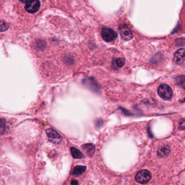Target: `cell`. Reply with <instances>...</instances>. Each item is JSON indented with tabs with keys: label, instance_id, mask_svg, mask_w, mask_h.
Returning a JSON list of instances; mask_svg holds the SVG:
<instances>
[{
	"label": "cell",
	"instance_id": "6da1fadb",
	"mask_svg": "<svg viewBox=\"0 0 185 185\" xmlns=\"http://www.w3.org/2000/svg\"><path fill=\"white\" fill-rule=\"evenodd\" d=\"M101 36L105 41L110 42L117 38V34L111 28L103 27L101 30Z\"/></svg>",
	"mask_w": 185,
	"mask_h": 185
},
{
	"label": "cell",
	"instance_id": "7a4b0ae2",
	"mask_svg": "<svg viewBox=\"0 0 185 185\" xmlns=\"http://www.w3.org/2000/svg\"><path fill=\"white\" fill-rule=\"evenodd\" d=\"M158 94L162 99L164 100H170L172 96V90L167 85L162 84L158 88Z\"/></svg>",
	"mask_w": 185,
	"mask_h": 185
},
{
	"label": "cell",
	"instance_id": "3957f363",
	"mask_svg": "<svg viewBox=\"0 0 185 185\" xmlns=\"http://www.w3.org/2000/svg\"><path fill=\"white\" fill-rule=\"evenodd\" d=\"M151 179V174L148 170H142L139 171L136 175V180L138 183L145 184Z\"/></svg>",
	"mask_w": 185,
	"mask_h": 185
},
{
	"label": "cell",
	"instance_id": "277c9868",
	"mask_svg": "<svg viewBox=\"0 0 185 185\" xmlns=\"http://www.w3.org/2000/svg\"><path fill=\"white\" fill-rule=\"evenodd\" d=\"M46 133L47 134L49 140L51 143L55 144L61 143L62 141V136H60L55 130H53L52 128H48L46 130Z\"/></svg>",
	"mask_w": 185,
	"mask_h": 185
},
{
	"label": "cell",
	"instance_id": "5b68a950",
	"mask_svg": "<svg viewBox=\"0 0 185 185\" xmlns=\"http://www.w3.org/2000/svg\"><path fill=\"white\" fill-rule=\"evenodd\" d=\"M40 7V2L39 0H30L26 3L25 9L28 13L34 14L39 11Z\"/></svg>",
	"mask_w": 185,
	"mask_h": 185
},
{
	"label": "cell",
	"instance_id": "8992f818",
	"mask_svg": "<svg viewBox=\"0 0 185 185\" xmlns=\"http://www.w3.org/2000/svg\"><path fill=\"white\" fill-rule=\"evenodd\" d=\"M83 82L84 85H85L87 87L90 88L92 91L97 93L99 92V86L96 80L93 77H87L86 79H84Z\"/></svg>",
	"mask_w": 185,
	"mask_h": 185
},
{
	"label": "cell",
	"instance_id": "52a82bcc",
	"mask_svg": "<svg viewBox=\"0 0 185 185\" xmlns=\"http://www.w3.org/2000/svg\"><path fill=\"white\" fill-rule=\"evenodd\" d=\"M120 34L124 40L129 41L132 39L133 35L130 29L126 26H122L119 28Z\"/></svg>",
	"mask_w": 185,
	"mask_h": 185
},
{
	"label": "cell",
	"instance_id": "ba28073f",
	"mask_svg": "<svg viewBox=\"0 0 185 185\" xmlns=\"http://www.w3.org/2000/svg\"><path fill=\"white\" fill-rule=\"evenodd\" d=\"M185 60V49H179L177 51L174 55V61L177 64H183Z\"/></svg>",
	"mask_w": 185,
	"mask_h": 185
},
{
	"label": "cell",
	"instance_id": "9c48e42d",
	"mask_svg": "<svg viewBox=\"0 0 185 185\" xmlns=\"http://www.w3.org/2000/svg\"><path fill=\"white\" fill-rule=\"evenodd\" d=\"M170 149L167 146H162L158 149L157 153L160 157H166L170 153Z\"/></svg>",
	"mask_w": 185,
	"mask_h": 185
},
{
	"label": "cell",
	"instance_id": "30bf717a",
	"mask_svg": "<svg viewBox=\"0 0 185 185\" xmlns=\"http://www.w3.org/2000/svg\"><path fill=\"white\" fill-rule=\"evenodd\" d=\"M81 148L90 156L93 155L95 151V147L91 143H87L82 145Z\"/></svg>",
	"mask_w": 185,
	"mask_h": 185
},
{
	"label": "cell",
	"instance_id": "8fae6325",
	"mask_svg": "<svg viewBox=\"0 0 185 185\" xmlns=\"http://www.w3.org/2000/svg\"><path fill=\"white\" fill-rule=\"evenodd\" d=\"M86 169V167L85 166L78 165V166H76L73 169L72 174L75 176L81 175L85 172Z\"/></svg>",
	"mask_w": 185,
	"mask_h": 185
},
{
	"label": "cell",
	"instance_id": "7c38bea8",
	"mask_svg": "<svg viewBox=\"0 0 185 185\" xmlns=\"http://www.w3.org/2000/svg\"><path fill=\"white\" fill-rule=\"evenodd\" d=\"M71 154L75 159H82L84 157V155L79 150L75 147H71L70 148Z\"/></svg>",
	"mask_w": 185,
	"mask_h": 185
},
{
	"label": "cell",
	"instance_id": "4fadbf2b",
	"mask_svg": "<svg viewBox=\"0 0 185 185\" xmlns=\"http://www.w3.org/2000/svg\"><path fill=\"white\" fill-rule=\"evenodd\" d=\"M176 82L178 85L185 90V76L180 75L176 77Z\"/></svg>",
	"mask_w": 185,
	"mask_h": 185
},
{
	"label": "cell",
	"instance_id": "5bb4252c",
	"mask_svg": "<svg viewBox=\"0 0 185 185\" xmlns=\"http://www.w3.org/2000/svg\"><path fill=\"white\" fill-rule=\"evenodd\" d=\"M6 121L4 119H1L0 121V132L1 134H4L6 130Z\"/></svg>",
	"mask_w": 185,
	"mask_h": 185
},
{
	"label": "cell",
	"instance_id": "9a60e30c",
	"mask_svg": "<svg viewBox=\"0 0 185 185\" xmlns=\"http://www.w3.org/2000/svg\"><path fill=\"white\" fill-rule=\"evenodd\" d=\"M116 64L118 68H121L125 64V60L123 58H119L116 60Z\"/></svg>",
	"mask_w": 185,
	"mask_h": 185
},
{
	"label": "cell",
	"instance_id": "2e32d148",
	"mask_svg": "<svg viewBox=\"0 0 185 185\" xmlns=\"http://www.w3.org/2000/svg\"><path fill=\"white\" fill-rule=\"evenodd\" d=\"M180 128L182 130H185V119L181 120L180 122Z\"/></svg>",
	"mask_w": 185,
	"mask_h": 185
},
{
	"label": "cell",
	"instance_id": "e0dca14e",
	"mask_svg": "<svg viewBox=\"0 0 185 185\" xmlns=\"http://www.w3.org/2000/svg\"><path fill=\"white\" fill-rule=\"evenodd\" d=\"M71 185H78V182L77 180H72V181H71Z\"/></svg>",
	"mask_w": 185,
	"mask_h": 185
},
{
	"label": "cell",
	"instance_id": "ac0fdd59",
	"mask_svg": "<svg viewBox=\"0 0 185 185\" xmlns=\"http://www.w3.org/2000/svg\"><path fill=\"white\" fill-rule=\"evenodd\" d=\"M20 1L22 3H26L27 2H29L30 0H20Z\"/></svg>",
	"mask_w": 185,
	"mask_h": 185
}]
</instances>
